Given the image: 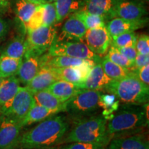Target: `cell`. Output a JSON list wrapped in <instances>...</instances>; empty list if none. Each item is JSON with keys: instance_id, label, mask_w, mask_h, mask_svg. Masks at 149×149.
I'll use <instances>...</instances> for the list:
<instances>
[{"instance_id": "d6986e66", "label": "cell", "mask_w": 149, "mask_h": 149, "mask_svg": "<svg viewBox=\"0 0 149 149\" xmlns=\"http://www.w3.org/2000/svg\"><path fill=\"white\" fill-rule=\"evenodd\" d=\"M20 86L19 81L15 75L3 79L0 86V114L8 107Z\"/></svg>"}, {"instance_id": "8d00e7d4", "label": "cell", "mask_w": 149, "mask_h": 149, "mask_svg": "<svg viewBox=\"0 0 149 149\" xmlns=\"http://www.w3.org/2000/svg\"><path fill=\"white\" fill-rule=\"evenodd\" d=\"M148 64H149V55L137 53L134 61V68L133 70H137Z\"/></svg>"}, {"instance_id": "7bdbcfd3", "label": "cell", "mask_w": 149, "mask_h": 149, "mask_svg": "<svg viewBox=\"0 0 149 149\" xmlns=\"http://www.w3.org/2000/svg\"><path fill=\"white\" fill-rule=\"evenodd\" d=\"M3 78H2V77H0V86H1V84H2V82H3Z\"/></svg>"}, {"instance_id": "d6a6232c", "label": "cell", "mask_w": 149, "mask_h": 149, "mask_svg": "<svg viewBox=\"0 0 149 149\" xmlns=\"http://www.w3.org/2000/svg\"><path fill=\"white\" fill-rule=\"evenodd\" d=\"M43 26V7L39 5L27 24V31H33Z\"/></svg>"}, {"instance_id": "cb8c5ba5", "label": "cell", "mask_w": 149, "mask_h": 149, "mask_svg": "<svg viewBox=\"0 0 149 149\" xmlns=\"http://www.w3.org/2000/svg\"><path fill=\"white\" fill-rule=\"evenodd\" d=\"M59 113V112L57 111L46 109L42 106L35 104L26 117L22 120L21 124L22 127H24L26 126L31 125L33 123L42 122L48 117L53 116Z\"/></svg>"}, {"instance_id": "6da1fadb", "label": "cell", "mask_w": 149, "mask_h": 149, "mask_svg": "<svg viewBox=\"0 0 149 149\" xmlns=\"http://www.w3.org/2000/svg\"><path fill=\"white\" fill-rule=\"evenodd\" d=\"M66 118L53 115L20 136L17 149H34L61 144L68 132Z\"/></svg>"}, {"instance_id": "e0dca14e", "label": "cell", "mask_w": 149, "mask_h": 149, "mask_svg": "<svg viewBox=\"0 0 149 149\" xmlns=\"http://www.w3.org/2000/svg\"><path fill=\"white\" fill-rule=\"evenodd\" d=\"M57 80L59 79L53 68L43 66L26 86L34 93L37 91L46 90Z\"/></svg>"}, {"instance_id": "d590c367", "label": "cell", "mask_w": 149, "mask_h": 149, "mask_svg": "<svg viewBox=\"0 0 149 149\" xmlns=\"http://www.w3.org/2000/svg\"><path fill=\"white\" fill-rule=\"evenodd\" d=\"M133 70L141 82L149 86V64L141 67L137 70Z\"/></svg>"}, {"instance_id": "3957f363", "label": "cell", "mask_w": 149, "mask_h": 149, "mask_svg": "<svg viewBox=\"0 0 149 149\" xmlns=\"http://www.w3.org/2000/svg\"><path fill=\"white\" fill-rule=\"evenodd\" d=\"M107 120L103 115L78 119L61 144L72 142L99 143L107 146L111 137L107 133Z\"/></svg>"}, {"instance_id": "9a60e30c", "label": "cell", "mask_w": 149, "mask_h": 149, "mask_svg": "<svg viewBox=\"0 0 149 149\" xmlns=\"http://www.w3.org/2000/svg\"><path fill=\"white\" fill-rule=\"evenodd\" d=\"M107 149H149L148 140L144 134L121 135L113 137Z\"/></svg>"}, {"instance_id": "836d02e7", "label": "cell", "mask_w": 149, "mask_h": 149, "mask_svg": "<svg viewBox=\"0 0 149 149\" xmlns=\"http://www.w3.org/2000/svg\"><path fill=\"white\" fill-rule=\"evenodd\" d=\"M60 149H107V146L99 143L72 142L68 143Z\"/></svg>"}, {"instance_id": "4316f807", "label": "cell", "mask_w": 149, "mask_h": 149, "mask_svg": "<svg viewBox=\"0 0 149 149\" xmlns=\"http://www.w3.org/2000/svg\"><path fill=\"white\" fill-rule=\"evenodd\" d=\"M82 21L86 29H92L95 28L106 26V20L102 17L97 15L91 13L85 10H79L74 12Z\"/></svg>"}, {"instance_id": "ac0fdd59", "label": "cell", "mask_w": 149, "mask_h": 149, "mask_svg": "<svg viewBox=\"0 0 149 149\" xmlns=\"http://www.w3.org/2000/svg\"><path fill=\"white\" fill-rule=\"evenodd\" d=\"M117 0H84L83 8L80 10L97 15L109 21L114 18V9Z\"/></svg>"}, {"instance_id": "7402d4cb", "label": "cell", "mask_w": 149, "mask_h": 149, "mask_svg": "<svg viewBox=\"0 0 149 149\" xmlns=\"http://www.w3.org/2000/svg\"><path fill=\"white\" fill-rule=\"evenodd\" d=\"M39 5L34 4L27 0H17L15 3V15L22 31L26 34V27L30 19Z\"/></svg>"}, {"instance_id": "52a82bcc", "label": "cell", "mask_w": 149, "mask_h": 149, "mask_svg": "<svg viewBox=\"0 0 149 149\" xmlns=\"http://www.w3.org/2000/svg\"><path fill=\"white\" fill-rule=\"evenodd\" d=\"M26 38V51H31L42 56L48 51L57 36V30L54 26H42L33 31H27Z\"/></svg>"}, {"instance_id": "e575fe53", "label": "cell", "mask_w": 149, "mask_h": 149, "mask_svg": "<svg viewBox=\"0 0 149 149\" xmlns=\"http://www.w3.org/2000/svg\"><path fill=\"white\" fill-rule=\"evenodd\" d=\"M135 48L137 53L149 55V37L148 35H141L137 36Z\"/></svg>"}, {"instance_id": "5bb4252c", "label": "cell", "mask_w": 149, "mask_h": 149, "mask_svg": "<svg viewBox=\"0 0 149 149\" xmlns=\"http://www.w3.org/2000/svg\"><path fill=\"white\" fill-rule=\"evenodd\" d=\"M148 21V19L145 17L134 20L114 17L108 21L106 27L112 38L122 33L135 32L137 30L142 29L146 26Z\"/></svg>"}, {"instance_id": "b9f144b4", "label": "cell", "mask_w": 149, "mask_h": 149, "mask_svg": "<svg viewBox=\"0 0 149 149\" xmlns=\"http://www.w3.org/2000/svg\"><path fill=\"white\" fill-rule=\"evenodd\" d=\"M34 149H58L55 146H50V147H44V148H34Z\"/></svg>"}, {"instance_id": "44dd1931", "label": "cell", "mask_w": 149, "mask_h": 149, "mask_svg": "<svg viewBox=\"0 0 149 149\" xmlns=\"http://www.w3.org/2000/svg\"><path fill=\"white\" fill-rule=\"evenodd\" d=\"M33 98L35 104L42 106L46 109L55 110L59 113L64 111L65 110V102L59 100L47 89L34 93Z\"/></svg>"}, {"instance_id": "4dcf8cb0", "label": "cell", "mask_w": 149, "mask_h": 149, "mask_svg": "<svg viewBox=\"0 0 149 149\" xmlns=\"http://www.w3.org/2000/svg\"><path fill=\"white\" fill-rule=\"evenodd\" d=\"M137 35L134 32L124 33L112 37L111 45L117 48L128 46H135L137 41Z\"/></svg>"}, {"instance_id": "277c9868", "label": "cell", "mask_w": 149, "mask_h": 149, "mask_svg": "<svg viewBox=\"0 0 149 149\" xmlns=\"http://www.w3.org/2000/svg\"><path fill=\"white\" fill-rule=\"evenodd\" d=\"M104 91L124 104L143 105L148 102L149 86L141 82L133 70L122 79L112 80Z\"/></svg>"}, {"instance_id": "1f68e13d", "label": "cell", "mask_w": 149, "mask_h": 149, "mask_svg": "<svg viewBox=\"0 0 149 149\" xmlns=\"http://www.w3.org/2000/svg\"><path fill=\"white\" fill-rule=\"evenodd\" d=\"M43 7V25L55 26L57 19V13L55 2H45Z\"/></svg>"}, {"instance_id": "f1b7e54d", "label": "cell", "mask_w": 149, "mask_h": 149, "mask_svg": "<svg viewBox=\"0 0 149 149\" xmlns=\"http://www.w3.org/2000/svg\"><path fill=\"white\" fill-rule=\"evenodd\" d=\"M57 19L56 23H59L66 19L71 13L76 10L74 0H55V1Z\"/></svg>"}, {"instance_id": "ba28073f", "label": "cell", "mask_w": 149, "mask_h": 149, "mask_svg": "<svg viewBox=\"0 0 149 149\" xmlns=\"http://www.w3.org/2000/svg\"><path fill=\"white\" fill-rule=\"evenodd\" d=\"M34 104L33 93L26 86H20L8 107L1 115L22 122Z\"/></svg>"}, {"instance_id": "5b68a950", "label": "cell", "mask_w": 149, "mask_h": 149, "mask_svg": "<svg viewBox=\"0 0 149 149\" xmlns=\"http://www.w3.org/2000/svg\"><path fill=\"white\" fill-rule=\"evenodd\" d=\"M102 93V91L81 89L65 102L64 111L77 120L90 116L101 108L100 99Z\"/></svg>"}, {"instance_id": "8fae6325", "label": "cell", "mask_w": 149, "mask_h": 149, "mask_svg": "<svg viewBox=\"0 0 149 149\" xmlns=\"http://www.w3.org/2000/svg\"><path fill=\"white\" fill-rule=\"evenodd\" d=\"M144 3L139 0H117L114 9V17L134 20L146 15Z\"/></svg>"}, {"instance_id": "484cf974", "label": "cell", "mask_w": 149, "mask_h": 149, "mask_svg": "<svg viewBox=\"0 0 149 149\" xmlns=\"http://www.w3.org/2000/svg\"><path fill=\"white\" fill-rule=\"evenodd\" d=\"M101 64L105 74L112 80H118L125 77L130 72V70L122 68L104 57L101 60Z\"/></svg>"}, {"instance_id": "2e32d148", "label": "cell", "mask_w": 149, "mask_h": 149, "mask_svg": "<svg viewBox=\"0 0 149 149\" xmlns=\"http://www.w3.org/2000/svg\"><path fill=\"white\" fill-rule=\"evenodd\" d=\"M112 81L104 72L100 62L96 63L91 68L90 73L86 79L77 84L81 89L90 90H104Z\"/></svg>"}, {"instance_id": "9c48e42d", "label": "cell", "mask_w": 149, "mask_h": 149, "mask_svg": "<svg viewBox=\"0 0 149 149\" xmlns=\"http://www.w3.org/2000/svg\"><path fill=\"white\" fill-rule=\"evenodd\" d=\"M22 128L19 121L0 115V149H17Z\"/></svg>"}, {"instance_id": "7a4b0ae2", "label": "cell", "mask_w": 149, "mask_h": 149, "mask_svg": "<svg viewBox=\"0 0 149 149\" xmlns=\"http://www.w3.org/2000/svg\"><path fill=\"white\" fill-rule=\"evenodd\" d=\"M148 102L143 105L124 104L116 111L107 126L111 139L129 132L137 133L148 125Z\"/></svg>"}, {"instance_id": "ab89813d", "label": "cell", "mask_w": 149, "mask_h": 149, "mask_svg": "<svg viewBox=\"0 0 149 149\" xmlns=\"http://www.w3.org/2000/svg\"><path fill=\"white\" fill-rule=\"evenodd\" d=\"M9 8V0H0V14L7 12Z\"/></svg>"}, {"instance_id": "74e56055", "label": "cell", "mask_w": 149, "mask_h": 149, "mask_svg": "<svg viewBox=\"0 0 149 149\" xmlns=\"http://www.w3.org/2000/svg\"><path fill=\"white\" fill-rule=\"evenodd\" d=\"M118 50L121 52L124 57H126L128 59H129L134 63L135 59L137 56V52L135 46H128V47H123L118 48Z\"/></svg>"}, {"instance_id": "f35d334b", "label": "cell", "mask_w": 149, "mask_h": 149, "mask_svg": "<svg viewBox=\"0 0 149 149\" xmlns=\"http://www.w3.org/2000/svg\"><path fill=\"white\" fill-rule=\"evenodd\" d=\"M9 26L6 20L0 17V38L6 35L8 32Z\"/></svg>"}, {"instance_id": "83f0119b", "label": "cell", "mask_w": 149, "mask_h": 149, "mask_svg": "<svg viewBox=\"0 0 149 149\" xmlns=\"http://www.w3.org/2000/svg\"><path fill=\"white\" fill-rule=\"evenodd\" d=\"M55 72L59 80H64L76 85L81 81V77L77 67L67 68H52Z\"/></svg>"}, {"instance_id": "8992f818", "label": "cell", "mask_w": 149, "mask_h": 149, "mask_svg": "<svg viewBox=\"0 0 149 149\" xmlns=\"http://www.w3.org/2000/svg\"><path fill=\"white\" fill-rule=\"evenodd\" d=\"M48 54L50 56H67L81 59H91L96 63L102 60L101 57L93 53L83 42L55 40Z\"/></svg>"}, {"instance_id": "f546056e", "label": "cell", "mask_w": 149, "mask_h": 149, "mask_svg": "<svg viewBox=\"0 0 149 149\" xmlns=\"http://www.w3.org/2000/svg\"><path fill=\"white\" fill-rule=\"evenodd\" d=\"M107 52L108 53L105 57L109 59L112 62L128 70H133L134 68V63L124 57L119 51L118 48L111 45Z\"/></svg>"}, {"instance_id": "603a6c76", "label": "cell", "mask_w": 149, "mask_h": 149, "mask_svg": "<svg viewBox=\"0 0 149 149\" xmlns=\"http://www.w3.org/2000/svg\"><path fill=\"white\" fill-rule=\"evenodd\" d=\"M25 34L18 35L8 43L1 53L2 55L15 59H22L27 50Z\"/></svg>"}, {"instance_id": "ee69618b", "label": "cell", "mask_w": 149, "mask_h": 149, "mask_svg": "<svg viewBox=\"0 0 149 149\" xmlns=\"http://www.w3.org/2000/svg\"><path fill=\"white\" fill-rule=\"evenodd\" d=\"M55 0H45L46 2H54Z\"/></svg>"}, {"instance_id": "d4e9b609", "label": "cell", "mask_w": 149, "mask_h": 149, "mask_svg": "<svg viewBox=\"0 0 149 149\" xmlns=\"http://www.w3.org/2000/svg\"><path fill=\"white\" fill-rule=\"evenodd\" d=\"M22 59H15L5 55H0V77L6 79L15 75Z\"/></svg>"}, {"instance_id": "30bf717a", "label": "cell", "mask_w": 149, "mask_h": 149, "mask_svg": "<svg viewBox=\"0 0 149 149\" xmlns=\"http://www.w3.org/2000/svg\"><path fill=\"white\" fill-rule=\"evenodd\" d=\"M111 36L106 26L87 29L84 41L93 53L101 57L107 53L111 44Z\"/></svg>"}, {"instance_id": "4fadbf2b", "label": "cell", "mask_w": 149, "mask_h": 149, "mask_svg": "<svg viewBox=\"0 0 149 149\" xmlns=\"http://www.w3.org/2000/svg\"><path fill=\"white\" fill-rule=\"evenodd\" d=\"M41 57L31 51H26L15 74L20 83L26 86L35 77L41 68Z\"/></svg>"}, {"instance_id": "7c38bea8", "label": "cell", "mask_w": 149, "mask_h": 149, "mask_svg": "<svg viewBox=\"0 0 149 149\" xmlns=\"http://www.w3.org/2000/svg\"><path fill=\"white\" fill-rule=\"evenodd\" d=\"M86 28L75 13L70 15L61 28L59 37H55L57 41H75L83 42ZM57 37V36H56Z\"/></svg>"}, {"instance_id": "ffe728a7", "label": "cell", "mask_w": 149, "mask_h": 149, "mask_svg": "<svg viewBox=\"0 0 149 149\" xmlns=\"http://www.w3.org/2000/svg\"><path fill=\"white\" fill-rule=\"evenodd\" d=\"M62 102H66L81 90L75 84L57 80L47 89Z\"/></svg>"}, {"instance_id": "60d3db41", "label": "cell", "mask_w": 149, "mask_h": 149, "mask_svg": "<svg viewBox=\"0 0 149 149\" xmlns=\"http://www.w3.org/2000/svg\"><path fill=\"white\" fill-rule=\"evenodd\" d=\"M27 1H30V2L34 3L36 5H42L43 3L46 2L45 0H27Z\"/></svg>"}]
</instances>
